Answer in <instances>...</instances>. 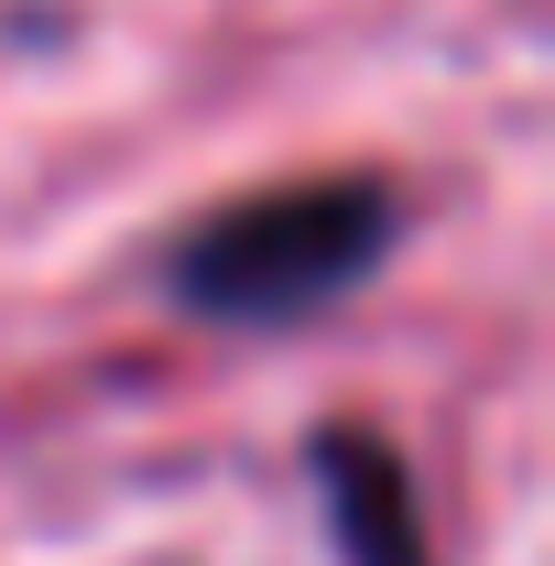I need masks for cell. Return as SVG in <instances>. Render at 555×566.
<instances>
[{"label":"cell","instance_id":"cell-2","mask_svg":"<svg viewBox=\"0 0 555 566\" xmlns=\"http://www.w3.org/2000/svg\"><path fill=\"white\" fill-rule=\"evenodd\" d=\"M305 480H316V512H327L338 566H436L415 458H404L381 424H348V415L316 424V436H305Z\"/></svg>","mask_w":555,"mask_h":566},{"label":"cell","instance_id":"cell-1","mask_svg":"<svg viewBox=\"0 0 555 566\" xmlns=\"http://www.w3.org/2000/svg\"><path fill=\"white\" fill-rule=\"evenodd\" d=\"M404 229H415V197L392 175H294V186H251L229 208L186 218L153 251V283L175 316H197L218 338H283V327L359 305L392 273Z\"/></svg>","mask_w":555,"mask_h":566}]
</instances>
